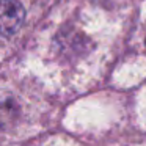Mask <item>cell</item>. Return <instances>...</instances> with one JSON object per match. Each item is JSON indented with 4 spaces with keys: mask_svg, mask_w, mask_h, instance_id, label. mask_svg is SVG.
Here are the masks:
<instances>
[{
    "mask_svg": "<svg viewBox=\"0 0 146 146\" xmlns=\"http://www.w3.org/2000/svg\"><path fill=\"white\" fill-rule=\"evenodd\" d=\"M25 19V10L17 0H0V35L10 36L19 30Z\"/></svg>",
    "mask_w": 146,
    "mask_h": 146,
    "instance_id": "cell-1",
    "label": "cell"
}]
</instances>
